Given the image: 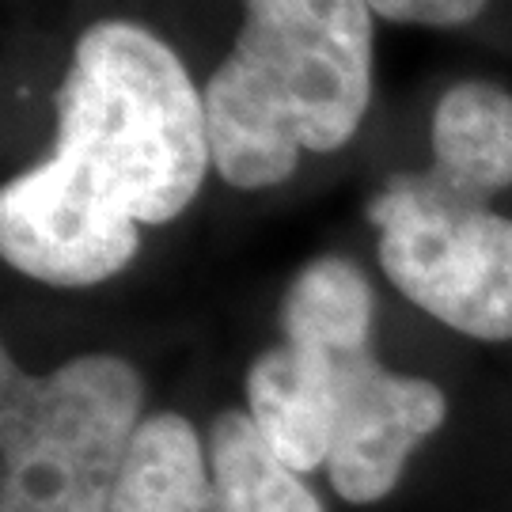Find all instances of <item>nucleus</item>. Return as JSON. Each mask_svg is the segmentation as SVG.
Returning <instances> with one entry per match:
<instances>
[{
	"label": "nucleus",
	"instance_id": "obj_1",
	"mask_svg": "<svg viewBox=\"0 0 512 512\" xmlns=\"http://www.w3.org/2000/svg\"><path fill=\"white\" fill-rule=\"evenodd\" d=\"M209 164L205 103L175 50L137 23H95L57 88L50 160L0 190L4 262L54 289L99 285L141 251V224L194 202Z\"/></svg>",
	"mask_w": 512,
	"mask_h": 512
},
{
	"label": "nucleus",
	"instance_id": "obj_2",
	"mask_svg": "<svg viewBox=\"0 0 512 512\" xmlns=\"http://www.w3.org/2000/svg\"><path fill=\"white\" fill-rule=\"evenodd\" d=\"M232 54L202 92L213 167L239 190L277 186L300 152H334L372 95L368 0H243Z\"/></svg>",
	"mask_w": 512,
	"mask_h": 512
},
{
	"label": "nucleus",
	"instance_id": "obj_3",
	"mask_svg": "<svg viewBox=\"0 0 512 512\" xmlns=\"http://www.w3.org/2000/svg\"><path fill=\"white\" fill-rule=\"evenodd\" d=\"M145 384L114 353L31 376L0 357V512H110Z\"/></svg>",
	"mask_w": 512,
	"mask_h": 512
},
{
	"label": "nucleus",
	"instance_id": "obj_4",
	"mask_svg": "<svg viewBox=\"0 0 512 512\" xmlns=\"http://www.w3.org/2000/svg\"><path fill=\"white\" fill-rule=\"evenodd\" d=\"M387 281L444 327L482 342L512 338V220L433 171L399 175L368 205Z\"/></svg>",
	"mask_w": 512,
	"mask_h": 512
},
{
	"label": "nucleus",
	"instance_id": "obj_5",
	"mask_svg": "<svg viewBox=\"0 0 512 512\" xmlns=\"http://www.w3.org/2000/svg\"><path fill=\"white\" fill-rule=\"evenodd\" d=\"M448 418V399L437 384L384 368L372 353L353 361L342 376L338 429L327 459L334 494L349 505L384 501L410 452Z\"/></svg>",
	"mask_w": 512,
	"mask_h": 512
},
{
	"label": "nucleus",
	"instance_id": "obj_6",
	"mask_svg": "<svg viewBox=\"0 0 512 512\" xmlns=\"http://www.w3.org/2000/svg\"><path fill=\"white\" fill-rule=\"evenodd\" d=\"M365 353L372 349L323 353L281 342L266 349L247 372V414L277 459L300 475L327 467L338 429L342 376Z\"/></svg>",
	"mask_w": 512,
	"mask_h": 512
},
{
	"label": "nucleus",
	"instance_id": "obj_7",
	"mask_svg": "<svg viewBox=\"0 0 512 512\" xmlns=\"http://www.w3.org/2000/svg\"><path fill=\"white\" fill-rule=\"evenodd\" d=\"M429 171L471 202L512 186V92L467 80L440 95Z\"/></svg>",
	"mask_w": 512,
	"mask_h": 512
},
{
	"label": "nucleus",
	"instance_id": "obj_8",
	"mask_svg": "<svg viewBox=\"0 0 512 512\" xmlns=\"http://www.w3.org/2000/svg\"><path fill=\"white\" fill-rule=\"evenodd\" d=\"M110 512H217L209 448L183 414H148L129 444Z\"/></svg>",
	"mask_w": 512,
	"mask_h": 512
},
{
	"label": "nucleus",
	"instance_id": "obj_9",
	"mask_svg": "<svg viewBox=\"0 0 512 512\" xmlns=\"http://www.w3.org/2000/svg\"><path fill=\"white\" fill-rule=\"evenodd\" d=\"M217 512H327L308 482L262 440L243 410H224L209 429Z\"/></svg>",
	"mask_w": 512,
	"mask_h": 512
},
{
	"label": "nucleus",
	"instance_id": "obj_10",
	"mask_svg": "<svg viewBox=\"0 0 512 512\" xmlns=\"http://www.w3.org/2000/svg\"><path fill=\"white\" fill-rule=\"evenodd\" d=\"M289 346L323 353L372 349V285L346 258H315L293 277L281 300Z\"/></svg>",
	"mask_w": 512,
	"mask_h": 512
},
{
	"label": "nucleus",
	"instance_id": "obj_11",
	"mask_svg": "<svg viewBox=\"0 0 512 512\" xmlns=\"http://www.w3.org/2000/svg\"><path fill=\"white\" fill-rule=\"evenodd\" d=\"M376 16L421 27H459L486 8V0H368Z\"/></svg>",
	"mask_w": 512,
	"mask_h": 512
}]
</instances>
